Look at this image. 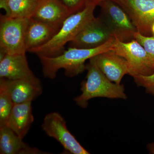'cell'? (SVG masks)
Masks as SVG:
<instances>
[{"instance_id": "6da1fadb", "label": "cell", "mask_w": 154, "mask_h": 154, "mask_svg": "<svg viewBox=\"0 0 154 154\" xmlns=\"http://www.w3.org/2000/svg\"><path fill=\"white\" fill-rule=\"evenodd\" d=\"M115 37H112L103 45L91 49L69 47L60 55L54 57L38 56L43 75L53 79L59 70L63 69L66 77L72 78L82 73L86 70V60L101 53L110 50Z\"/></svg>"}, {"instance_id": "7a4b0ae2", "label": "cell", "mask_w": 154, "mask_h": 154, "mask_svg": "<svg viewBox=\"0 0 154 154\" xmlns=\"http://www.w3.org/2000/svg\"><path fill=\"white\" fill-rule=\"evenodd\" d=\"M97 5L96 3L88 1L82 10L71 14L65 19L60 29L49 41L29 52L38 57H54L60 55L64 51L66 43L72 41L94 17V11Z\"/></svg>"}, {"instance_id": "3957f363", "label": "cell", "mask_w": 154, "mask_h": 154, "mask_svg": "<svg viewBox=\"0 0 154 154\" xmlns=\"http://www.w3.org/2000/svg\"><path fill=\"white\" fill-rule=\"evenodd\" d=\"M86 70V80L81 83L82 94L74 99L78 106L87 108L89 100L94 98L127 99L124 85L111 82L94 63L89 61Z\"/></svg>"}, {"instance_id": "277c9868", "label": "cell", "mask_w": 154, "mask_h": 154, "mask_svg": "<svg viewBox=\"0 0 154 154\" xmlns=\"http://www.w3.org/2000/svg\"><path fill=\"white\" fill-rule=\"evenodd\" d=\"M29 19L1 15L0 60L7 54H25L26 29Z\"/></svg>"}, {"instance_id": "5b68a950", "label": "cell", "mask_w": 154, "mask_h": 154, "mask_svg": "<svg viewBox=\"0 0 154 154\" xmlns=\"http://www.w3.org/2000/svg\"><path fill=\"white\" fill-rule=\"evenodd\" d=\"M99 5L101 7L99 17L113 36L124 42L134 38L137 29L121 6L112 0L103 1Z\"/></svg>"}, {"instance_id": "8992f818", "label": "cell", "mask_w": 154, "mask_h": 154, "mask_svg": "<svg viewBox=\"0 0 154 154\" xmlns=\"http://www.w3.org/2000/svg\"><path fill=\"white\" fill-rule=\"evenodd\" d=\"M110 50L127 61L128 75L133 78L149 75L154 73L153 64L145 48L136 39L124 42L115 37Z\"/></svg>"}, {"instance_id": "52a82bcc", "label": "cell", "mask_w": 154, "mask_h": 154, "mask_svg": "<svg viewBox=\"0 0 154 154\" xmlns=\"http://www.w3.org/2000/svg\"><path fill=\"white\" fill-rule=\"evenodd\" d=\"M42 127L48 136L56 140L70 153L90 154L69 131L66 121L57 112H51L45 116Z\"/></svg>"}, {"instance_id": "ba28073f", "label": "cell", "mask_w": 154, "mask_h": 154, "mask_svg": "<svg viewBox=\"0 0 154 154\" xmlns=\"http://www.w3.org/2000/svg\"><path fill=\"white\" fill-rule=\"evenodd\" d=\"M115 2L128 14L138 32L144 36H152L154 0H116Z\"/></svg>"}, {"instance_id": "9c48e42d", "label": "cell", "mask_w": 154, "mask_h": 154, "mask_svg": "<svg viewBox=\"0 0 154 154\" xmlns=\"http://www.w3.org/2000/svg\"><path fill=\"white\" fill-rule=\"evenodd\" d=\"M112 35L100 17H94L69 42V47L85 49L96 48L103 45Z\"/></svg>"}, {"instance_id": "30bf717a", "label": "cell", "mask_w": 154, "mask_h": 154, "mask_svg": "<svg viewBox=\"0 0 154 154\" xmlns=\"http://www.w3.org/2000/svg\"><path fill=\"white\" fill-rule=\"evenodd\" d=\"M0 79L25 80L41 86L40 80L29 67L26 53L6 54L0 60Z\"/></svg>"}, {"instance_id": "8fae6325", "label": "cell", "mask_w": 154, "mask_h": 154, "mask_svg": "<svg viewBox=\"0 0 154 154\" xmlns=\"http://www.w3.org/2000/svg\"><path fill=\"white\" fill-rule=\"evenodd\" d=\"M111 82L121 84L125 75L129 73L127 61L118 54L109 50L101 53L89 60Z\"/></svg>"}, {"instance_id": "7c38bea8", "label": "cell", "mask_w": 154, "mask_h": 154, "mask_svg": "<svg viewBox=\"0 0 154 154\" xmlns=\"http://www.w3.org/2000/svg\"><path fill=\"white\" fill-rule=\"evenodd\" d=\"M70 15L67 9L59 0H38L31 18L44 22L58 31Z\"/></svg>"}, {"instance_id": "4fadbf2b", "label": "cell", "mask_w": 154, "mask_h": 154, "mask_svg": "<svg viewBox=\"0 0 154 154\" xmlns=\"http://www.w3.org/2000/svg\"><path fill=\"white\" fill-rule=\"evenodd\" d=\"M32 102L30 101L14 104L6 124V126L22 139L28 133L34 120Z\"/></svg>"}, {"instance_id": "5bb4252c", "label": "cell", "mask_w": 154, "mask_h": 154, "mask_svg": "<svg viewBox=\"0 0 154 154\" xmlns=\"http://www.w3.org/2000/svg\"><path fill=\"white\" fill-rule=\"evenodd\" d=\"M58 30L44 22L29 18L25 34L26 51L45 44L57 33Z\"/></svg>"}, {"instance_id": "9a60e30c", "label": "cell", "mask_w": 154, "mask_h": 154, "mask_svg": "<svg viewBox=\"0 0 154 154\" xmlns=\"http://www.w3.org/2000/svg\"><path fill=\"white\" fill-rule=\"evenodd\" d=\"M0 153L1 154H42L47 153L25 143L7 126L0 128Z\"/></svg>"}, {"instance_id": "2e32d148", "label": "cell", "mask_w": 154, "mask_h": 154, "mask_svg": "<svg viewBox=\"0 0 154 154\" xmlns=\"http://www.w3.org/2000/svg\"><path fill=\"white\" fill-rule=\"evenodd\" d=\"M4 79L14 104L33 101L42 93V86L25 80Z\"/></svg>"}, {"instance_id": "e0dca14e", "label": "cell", "mask_w": 154, "mask_h": 154, "mask_svg": "<svg viewBox=\"0 0 154 154\" xmlns=\"http://www.w3.org/2000/svg\"><path fill=\"white\" fill-rule=\"evenodd\" d=\"M38 0H0V7L5 16L12 18H31Z\"/></svg>"}, {"instance_id": "ac0fdd59", "label": "cell", "mask_w": 154, "mask_h": 154, "mask_svg": "<svg viewBox=\"0 0 154 154\" xmlns=\"http://www.w3.org/2000/svg\"><path fill=\"white\" fill-rule=\"evenodd\" d=\"M4 79H0V128L6 126L14 106Z\"/></svg>"}, {"instance_id": "d6986e66", "label": "cell", "mask_w": 154, "mask_h": 154, "mask_svg": "<svg viewBox=\"0 0 154 154\" xmlns=\"http://www.w3.org/2000/svg\"><path fill=\"white\" fill-rule=\"evenodd\" d=\"M134 38L143 46L154 66V36H144L137 32Z\"/></svg>"}, {"instance_id": "ffe728a7", "label": "cell", "mask_w": 154, "mask_h": 154, "mask_svg": "<svg viewBox=\"0 0 154 154\" xmlns=\"http://www.w3.org/2000/svg\"><path fill=\"white\" fill-rule=\"evenodd\" d=\"M134 78L138 87L143 88L148 94L154 96V73L147 76H138Z\"/></svg>"}, {"instance_id": "44dd1931", "label": "cell", "mask_w": 154, "mask_h": 154, "mask_svg": "<svg viewBox=\"0 0 154 154\" xmlns=\"http://www.w3.org/2000/svg\"><path fill=\"white\" fill-rule=\"evenodd\" d=\"M71 14L80 11L85 7L88 0H59Z\"/></svg>"}, {"instance_id": "7402d4cb", "label": "cell", "mask_w": 154, "mask_h": 154, "mask_svg": "<svg viewBox=\"0 0 154 154\" xmlns=\"http://www.w3.org/2000/svg\"><path fill=\"white\" fill-rule=\"evenodd\" d=\"M147 148L150 154H154V142L149 143L147 146Z\"/></svg>"}, {"instance_id": "603a6c76", "label": "cell", "mask_w": 154, "mask_h": 154, "mask_svg": "<svg viewBox=\"0 0 154 154\" xmlns=\"http://www.w3.org/2000/svg\"><path fill=\"white\" fill-rule=\"evenodd\" d=\"M106 1V0H88V1H89V2H94L95 3H96V4H97L98 5H99V4H100L101 2H103V1ZM112 1H114V2H116V0H112Z\"/></svg>"}, {"instance_id": "cb8c5ba5", "label": "cell", "mask_w": 154, "mask_h": 154, "mask_svg": "<svg viewBox=\"0 0 154 154\" xmlns=\"http://www.w3.org/2000/svg\"><path fill=\"white\" fill-rule=\"evenodd\" d=\"M151 32L152 36H154V23L152 25L151 28Z\"/></svg>"}]
</instances>
